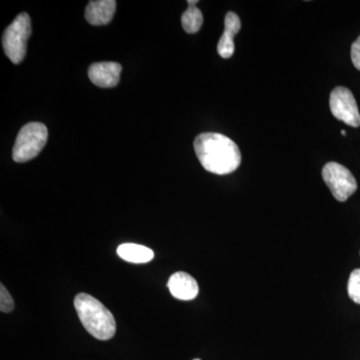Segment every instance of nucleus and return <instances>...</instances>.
Segmentation results:
<instances>
[{"instance_id": "obj_7", "label": "nucleus", "mask_w": 360, "mask_h": 360, "mask_svg": "<svg viewBox=\"0 0 360 360\" xmlns=\"http://www.w3.org/2000/svg\"><path fill=\"white\" fill-rule=\"evenodd\" d=\"M122 66L117 63H98L90 65L89 77L92 84L103 89L115 87L120 82Z\"/></svg>"}, {"instance_id": "obj_16", "label": "nucleus", "mask_w": 360, "mask_h": 360, "mask_svg": "<svg viewBox=\"0 0 360 360\" xmlns=\"http://www.w3.org/2000/svg\"><path fill=\"white\" fill-rule=\"evenodd\" d=\"M341 134H342L343 136H345V135H347V132H345V130H342V131H341Z\"/></svg>"}, {"instance_id": "obj_2", "label": "nucleus", "mask_w": 360, "mask_h": 360, "mask_svg": "<svg viewBox=\"0 0 360 360\" xmlns=\"http://www.w3.org/2000/svg\"><path fill=\"white\" fill-rule=\"evenodd\" d=\"M75 307L82 326L89 335L99 340H108L115 336V317L94 296L87 293H79L75 296Z\"/></svg>"}, {"instance_id": "obj_5", "label": "nucleus", "mask_w": 360, "mask_h": 360, "mask_svg": "<svg viewBox=\"0 0 360 360\" xmlns=\"http://www.w3.org/2000/svg\"><path fill=\"white\" fill-rule=\"evenodd\" d=\"M322 177L336 200L345 202L356 191L357 182L347 167L338 162H328L322 169Z\"/></svg>"}, {"instance_id": "obj_15", "label": "nucleus", "mask_w": 360, "mask_h": 360, "mask_svg": "<svg viewBox=\"0 0 360 360\" xmlns=\"http://www.w3.org/2000/svg\"><path fill=\"white\" fill-rule=\"evenodd\" d=\"M352 60L355 68L360 70V35L352 46Z\"/></svg>"}, {"instance_id": "obj_11", "label": "nucleus", "mask_w": 360, "mask_h": 360, "mask_svg": "<svg viewBox=\"0 0 360 360\" xmlns=\"http://www.w3.org/2000/svg\"><path fill=\"white\" fill-rule=\"evenodd\" d=\"M118 257L130 264H148L155 257V252L150 248L135 243H123L117 248Z\"/></svg>"}, {"instance_id": "obj_14", "label": "nucleus", "mask_w": 360, "mask_h": 360, "mask_svg": "<svg viewBox=\"0 0 360 360\" xmlns=\"http://www.w3.org/2000/svg\"><path fill=\"white\" fill-rule=\"evenodd\" d=\"M13 309L14 303L13 297H11L8 290H6V286L1 284V286H0V310H1L2 312L8 314V312L13 311Z\"/></svg>"}, {"instance_id": "obj_12", "label": "nucleus", "mask_w": 360, "mask_h": 360, "mask_svg": "<svg viewBox=\"0 0 360 360\" xmlns=\"http://www.w3.org/2000/svg\"><path fill=\"white\" fill-rule=\"evenodd\" d=\"M187 4H188V8L181 16L182 27L187 33L193 34V33L200 32L203 23V15L200 9L196 7V4H198V0H194V1L189 0Z\"/></svg>"}, {"instance_id": "obj_3", "label": "nucleus", "mask_w": 360, "mask_h": 360, "mask_svg": "<svg viewBox=\"0 0 360 360\" xmlns=\"http://www.w3.org/2000/svg\"><path fill=\"white\" fill-rule=\"evenodd\" d=\"M32 34V21L27 13L16 16L11 25L7 26L2 37V46L7 58L14 65H18L25 58L27 41Z\"/></svg>"}, {"instance_id": "obj_1", "label": "nucleus", "mask_w": 360, "mask_h": 360, "mask_svg": "<svg viewBox=\"0 0 360 360\" xmlns=\"http://www.w3.org/2000/svg\"><path fill=\"white\" fill-rule=\"evenodd\" d=\"M194 150L203 168L212 174H232L240 165L238 144L224 134L205 132L198 135L194 141Z\"/></svg>"}, {"instance_id": "obj_8", "label": "nucleus", "mask_w": 360, "mask_h": 360, "mask_svg": "<svg viewBox=\"0 0 360 360\" xmlns=\"http://www.w3.org/2000/svg\"><path fill=\"white\" fill-rule=\"evenodd\" d=\"M167 288L170 293L176 300H193L200 292L198 281L186 272H175L170 276L167 283Z\"/></svg>"}, {"instance_id": "obj_17", "label": "nucleus", "mask_w": 360, "mask_h": 360, "mask_svg": "<svg viewBox=\"0 0 360 360\" xmlns=\"http://www.w3.org/2000/svg\"><path fill=\"white\" fill-rule=\"evenodd\" d=\"M193 360H200V359H193Z\"/></svg>"}, {"instance_id": "obj_4", "label": "nucleus", "mask_w": 360, "mask_h": 360, "mask_svg": "<svg viewBox=\"0 0 360 360\" xmlns=\"http://www.w3.org/2000/svg\"><path fill=\"white\" fill-rule=\"evenodd\" d=\"M47 139L49 130L44 123H27L16 137L13 150V160L23 163L37 158L46 144Z\"/></svg>"}, {"instance_id": "obj_13", "label": "nucleus", "mask_w": 360, "mask_h": 360, "mask_svg": "<svg viewBox=\"0 0 360 360\" xmlns=\"http://www.w3.org/2000/svg\"><path fill=\"white\" fill-rule=\"evenodd\" d=\"M348 295L352 302L360 304V269H354L350 274L347 284Z\"/></svg>"}, {"instance_id": "obj_10", "label": "nucleus", "mask_w": 360, "mask_h": 360, "mask_svg": "<svg viewBox=\"0 0 360 360\" xmlns=\"http://www.w3.org/2000/svg\"><path fill=\"white\" fill-rule=\"evenodd\" d=\"M116 1L115 0H98L89 1L85 11V18L92 25H105L110 22L115 15Z\"/></svg>"}, {"instance_id": "obj_9", "label": "nucleus", "mask_w": 360, "mask_h": 360, "mask_svg": "<svg viewBox=\"0 0 360 360\" xmlns=\"http://www.w3.org/2000/svg\"><path fill=\"white\" fill-rule=\"evenodd\" d=\"M241 27L240 20L236 13L229 11L225 15L224 32L217 44V52L222 58H231L234 53V35L239 32Z\"/></svg>"}, {"instance_id": "obj_6", "label": "nucleus", "mask_w": 360, "mask_h": 360, "mask_svg": "<svg viewBox=\"0 0 360 360\" xmlns=\"http://www.w3.org/2000/svg\"><path fill=\"white\" fill-rule=\"evenodd\" d=\"M331 113L352 127H360V113L354 94L347 87L338 86L330 94Z\"/></svg>"}]
</instances>
